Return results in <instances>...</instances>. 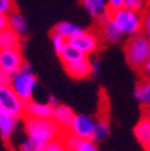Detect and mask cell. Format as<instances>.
<instances>
[{
	"mask_svg": "<svg viewBox=\"0 0 150 151\" xmlns=\"http://www.w3.org/2000/svg\"><path fill=\"white\" fill-rule=\"evenodd\" d=\"M22 119L27 138L34 140L41 148L47 142L61 138L65 131L53 119H34L27 116H23Z\"/></svg>",
	"mask_w": 150,
	"mask_h": 151,
	"instance_id": "1",
	"label": "cell"
},
{
	"mask_svg": "<svg viewBox=\"0 0 150 151\" xmlns=\"http://www.w3.org/2000/svg\"><path fill=\"white\" fill-rule=\"evenodd\" d=\"M125 57L133 69L141 70L143 63L150 58V38L143 32L128 37L125 43Z\"/></svg>",
	"mask_w": 150,
	"mask_h": 151,
	"instance_id": "2",
	"label": "cell"
},
{
	"mask_svg": "<svg viewBox=\"0 0 150 151\" xmlns=\"http://www.w3.org/2000/svg\"><path fill=\"white\" fill-rule=\"evenodd\" d=\"M111 19L125 37H134L142 32L143 12H138L127 7L111 11Z\"/></svg>",
	"mask_w": 150,
	"mask_h": 151,
	"instance_id": "3",
	"label": "cell"
},
{
	"mask_svg": "<svg viewBox=\"0 0 150 151\" xmlns=\"http://www.w3.org/2000/svg\"><path fill=\"white\" fill-rule=\"evenodd\" d=\"M25 107L26 101L22 100L11 85H0V109L18 119H22L25 116Z\"/></svg>",
	"mask_w": 150,
	"mask_h": 151,
	"instance_id": "4",
	"label": "cell"
},
{
	"mask_svg": "<svg viewBox=\"0 0 150 151\" xmlns=\"http://www.w3.org/2000/svg\"><path fill=\"white\" fill-rule=\"evenodd\" d=\"M9 85L22 97V100L27 103V101L33 100L35 88H37V77L34 76V73H23L19 70V72L11 74Z\"/></svg>",
	"mask_w": 150,
	"mask_h": 151,
	"instance_id": "5",
	"label": "cell"
},
{
	"mask_svg": "<svg viewBox=\"0 0 150 151\" xmlns=\"http://www.w3.org/2000/svg\"><path fill=\"white\" fill-rule=\"evenodd\" d=\"M69 43L73 45L76 49H78L83 54L89 57L91 54L96 53L99 50L100 43H101V38H100L99 32L83 28L78 34H76L73 38L69 39Z\"/></svg>",
	"mask_w": 150,
	"mask_h": 151,
	"instance_id": "6",
	"label": "cell"
},
{
	"mask_svg": "<svg viewBox=\"0 0 150 151\" xmlns=\"http://www.w3.org/2000/svg\"><path fill=\"white\" fill-rule=\"evenodd\" d=\"M95 124H96L95 117L85 115V113H78V115H75L73 120L70 122L69 127L65 131L70 132L81 139H92Z\"/></svg>",
	"mask_w": 150,
	"mask_h": 151,
	"instance_id": "7",
	"label": "cell"
},
{
	"mask_svg": "<svg viewBox=\"0 0 150 151\" xmlns=\"http://www.w3.org/2000/svg\"><path fill=\"white\" fill-rule=\"evenodd\" d=\"M23 62H25V60H23L22 51L19 47L0 50V69L7 72L8 74H14V73L19 72Z\"/></svg>",
	"mask_w": 150,
	"mask_h": 151,
	"instance_id": "8",
	"label": "cell"
},
{
	"mask_svg": "<svg viewBox=\"0 0 150 151\" xmlns=\"http://www.w3.org/2000/svg\"><path fill=\"white\" fill-rule=\"evenodd\" d=\"M25 116L34 119H51L53 116V105L49 103H38L30 100L26 103Z\"/></svg>",
	"mask_w": 150,
	"mask_h": 151,
	"instance_id": "9",
	"label": "cell"
},
{
	"mask_svg": "<svg viewBox=\"0 0 150 151\" xmlns=\"http://www.w3.org/2000/svg\"><path fill=\"white\" fill-rule=\"evenodd\" d=\"M65 70L72 78L81 80V78H88L89 76H92V62L89 61V58L84 57L83 60L77 61V62L69 63L65 65Z\"/></svg>",
	"mask_w": 150,
	"mask_h": 151,
	"instance_id": "10",
	"label": "cell"
},
{
	"mask_svg": "<svg viewBox=\"0 0 150 151\" xmlns=\"http://www.w3.org/2000/svg\"><path fill=\"white\" fill-rule=\"evenodd\" d=\"M99 32L100 38H101V41L107 42V43H119V42L123 39L125 35L122 34V31L118 28V26L114 23L112 19H108L106 23L99 26Z\"/></svg>",
	"mask_w": 150,
	"mask_h": 151,
	"instance_id": "11",
	"label": "cell"
},
{
	"mask_svg": "<svg viewBox=\"0 0 150 151\" xmlns=\"http://www.w3.org/2000/svg\"><path fill=\"white\" fill-rule=\"evenodd\" d=\"M18 117L0 109V135L4 142H11V138L18 127Z\"/></svg>",
	"mask_w": 150,
	"mask_h": 151,
	"instance_id": "12",
	"label": "cell"
},
{
	"mask_svg": "<svg viewBox=\"0 0 150 151\" xmlns=\"http://www.w3.org/2000/svg\"><path fill=\"white\" fill-rule=\"evenodd\" d=\"M75 111L69 105H65V104H57L53 107V116L51 119L58 124L62 129H66L70 124V122L75 117Z\"/></svg>",
	"mask_w": 150,
	"mask_h": 151,
	"instance_id": "13",
	"label": "cell"
},
{
	"mask_svg": "<svg viewBox=\"0 0 150 151\" xmlns=\"http://www.w3.org/2000/svg\"><path fill=\"white\" fill-rule=\"evenodd\" d=\"M81 4L89 16L93 19H99L100 16L111 11L108 7V0H81Z\"/></svg>",
	"mask_w": 150,
	"mask_h": 151,
	"instance_id": "14",
	"label": "cell"
},
{
	"mask_svg": "<svg viewBox=\"0 0 150 151\" xmlns=\"http://www.w3.org/2000/svg\"><path fill=\"white\" fill-rule=\"evenodd\" d=\"M8 27L12 31H15L18 35H20V37L27 34V30H28L27 20H26V18L19 12L18 9L8 14Z\"/></svg>",
	"mask_w": 150,
	"mask_h": 151,
	"instance_id": "15",
	"label": "cell"
},
{
	"mask_svg": "<svg viewBox=\"0 0 150 151\" xmlns=\"http://www.w3.org/2000/svg\"><path fill=\"white\" fill-rule=\"evenodd\" d=\"M20 35L12 31L9 27L0 31V50L4 49H16L20 47Z\"/></svg>",
	"mask_w": 150,
	"mask_h": 151,
	"instance_id": "16",
	"label": "cell"
},
{
	"mask_svg": "<svg viewBox=\"0 0 150 151\" xmlns=\"http://www.w3.org/2000/svg\"><path fill=\"white\" fill-rule=\"evenodd\" d=\"M134 136L142 146H145L150 140V119L147 116L141 117L139 122L134 127Z\"/></svg>",
	"mask_w": 150,
	"mask_h": 151,
	"instance_id": "17",
	"label": "cell"
},
{
	"mask_svg": "<svg viewBox=\"0 0 150 151\" xmlns=\"http://www.w3.org/2000/svg\"><path fill=\"white\" fill-rule=\"evenodd\" d=\"M81 30L83 28L80 26L73 22H59L53 27V34L61 35V37H64L65 39L69 41L70 38H73L76 34H78Z\"/></svg>",
	"mask_w": 150,
	"mask_h": 151,
	"instance_id": "18",
	"label": "cell"
},
{
	"mask_svg": "<svg viewBox=\"0 0 150 151\" xmlns=\"http://www.w3.org/2000/svg\"><path fill=\"white\" fill-rule=\"evenodd\" d=\"M84 57H87V55L83 54L78 49H76L73 45L69 43V41H68V45L65 46V49L62 50V53L59 54V58L62 61L64 66L69 65V63H73V62H77V61L83 60Z\"/></svg>",
	"mask_w": 150,
	"mask_h": 151,
	"instance_id": "19",
	"label": "cell"
},
{
	"mask_svg": "<svg viewBox=\"0 0 150 151\" xmlns=\"http://www.w3.org/2000/svg\"><path fill=\"white\" fill-rule=\"evenodd\" d=\"M134 96L143 107L150 105V80L143 78L141 82H138L134 91Z\"/></svg>",
	"mask_w": 150,
	"mask_h": 151,
	"instance_id": "20",
	"label": "cell"
},
{
	"mask_svg": "<svg viewBox=\"0 0 150 151\" xmlns=\"http://www.w3.org/2000/svg\"><path fill=\"white\" fill-rule=\"evenodd\" d=\"M109 123L107 119H97L96 124H95V129H93V135H92V140L96 143H101L103 140H106L109 136Z\"/></svg>",
	"mask_w": 150,
	"mask_h": 151,
	"instance_id": "21",
	"label": "cell"
},
{
	"mask_svg": "<svg viewBox=\"0 0 150 151\" xmlns=\"http://www.w3.org/2000/svg\"><path fill=\"white\" fill-rule=\"evenodd\" d=\"M72 151H99V147H97L96 142H93L92 139L80 138Z\"/></svg>",
	"mask_w": 150,
	"mask_h": 151,
	"instance_id": "22",
	"label": "cell"
},
{
	"mask_svg": "<svg viewBox=\"0 0 150 151\" xmlns=\"http://www.w3.org/2000/svg\"><path fill=\"white\" fill-rule=\"evenodd\" d=\"M41 151H68V148H66L65 143H64V139L61 136V138H57L47 142L46 145L42 146Z\"/></svg>",
	"mask_w": 150,
	"mask_h": 151,
	"instance_id": "23",
	"label": "cell"
},
{
	"mask_svg": "<svg viewBox=\"0 0 150 151\" xmlns=\"http://www.w3.org/2000/svg\"><path fill=\"white\" fill-rule=\"evenodd\" d=\"M126 7L130 9H134L138 12H146L147 7H149V0H127Z\"/></svg>",
	"mask_w": 150,
	"mask_h": 151,
	"instance_id": "24",
	"label": "cell"
},
{
	"mask_svg": "<svg viewBox=\"0 0 150 151\" xmlns=\"http://www.w3.org/2000/svg\"><path fill=\"white\" fill-rule=\"evenodd\" d=\"M51 45H53V49L57 54H61L62 50L65 49V46L68 45V39H65L64 37L61 35H57V34H53L51 35Z\"/></svg>",
	"mask_w": 150,
	"mask_h": 151,
	"instance_id": "25",
	"label": "cell"
},
{
	"mask_svg": "<svg viewBox=\"0 0 150 151\" xmlns=\"http://www.w3.org/2000/svg\"><path fill=\"white\" fill-rule=\"evenodd\" d=\"M16 9L15 1L14 0H0V12L1 14H11Z\"/></svg>",
	"mask_w": 150,
	"mask_h": 151,
	"instance_id": "26",
	"label": "cell"
},
{
	"mask_svg": "<svg viewBox=\"0 0 150 151\" xmlns=\"http://www.w3.org/2000/svg\"><path fill=\"white\" fill-rule=\"evenodd\" d=\"M19 151H41V147H39L34 140L27 138L22 145L19 146Z\"/></svg>",
	"mask_w": 150,
	"mask_h": 151,
	"instance_id": "27",
	"label": "cell"
},
{
	"mask_svg": "<svg viewBox=\"0 0 150 151\" xmlns=\"http://www.w3.org/2000/svg\"><path fill=\"white\" fill-rule=\"evenodd\" d=\"M142 32L146 34L150 38V12H145L143 14V27H142Z\"/></svg>",
	"mask_w": 150,
	"mask_h": 151,
	"instance_id": "28",
	"label": "cell"
},
{
	"mask_svg": "<svg viewBox=\"0 0 150 151\" xmlns=\"http://www.w3.org/2000/svg\"><path fill=\"white\" fill-rule=\"evenodd\" d=\"M126 1L127 0H108V7L111 11L123 8V7H126Z\"/></svg>",
	"mask_w": 150,
	"mask_h": 151,
	"instance_id": "29",
	"label": "cell"
},
{
	"mask_svg": "<svg viewBox=\"0 0 150 151\" xmlns=\"http://www.w3.org/2000/svg\"><path fill=\"white\" fill-rule=\"evenodd\" d=\"M141 73L143 76V78L150 80V58L143 63V66L141 68Z\"/></svg>",
	"mask_w": 150,
	"mask_h": 151,
	"instance_id": "30",
	"label": "cell"
},
{
	"mask_svg": "<svg viewBox=\"0 0 150 151\" xmlns=\"http://www.w3.org/2000/svg\"><path fill=\"white\" fill-rule=\"evenodd\" d=\"M9 81H11V74H8L7 72L0 69V85L9 84Z\"/></svg>",
	"mask_w": 150,
	"mask_h": 151,
	"instance_id": "31",
	"label": "cell"
},
{
	"mask_svg": "<svg viewBox=\"0 0 150 151\" xmlns=\"http://www.w3.org/2000/svg\"><path fill=\"white\" fill-rule=\"evenodd\" d=\"M8 27V15L0 12V31Z\"/></svg>",
	"mask_w": 150,
	"mask_h": 151,
	"instance_id": "32",
	"label": "cell"
},
{
	"mask_svg": "<svg viewBox=\"0 0 150 151\" xmlns=\"http://www.w3.org/2000/svg\"><path fill=\"white\" fill-rule=\"evenodd\" d=\"M20 72H23V73H33V69H31V66H30L25 61V62H23V65H22V68H20Z\"/></svg>",
	"mask_w": 150,
	"mask_h": 151,
	"instance_id": "33",
	"label": "cell"
},
{
	"mask_svg": "<svg viewBox=\"0 0 150 151\" xmlns=\"http://www.w3.org/2000/svg\"><path fill=\"white\" fill-rule=\"evenodd\" d=\"M99 72H100V61H95V62H92V73L97 74Z\"/></svg>",
	"mask_w": 150,
	"mask_h": 151,
	"instance_id": "34",
	"label": "cell"
},
{
	"mask_svg": "<svg viewBox=\"0 0 150 151\" xmlns=\"http://www.w3.org/2000/svg\"><path fill=\"white\" fill-rule=\"evenodd\" d=\"M47 103H49V104H51L53 107H54V105H57V104H58V103H57V99L54 97V96H50V97H49V101H47Z\"/></svg>",
	"mask_w": 150,
	"mask_h": 151,
	"instance_id": "35",
	"label": "cell"
},
{
	"mask_svg": "<svg viewBox=\"0 0 150 151\" xmlns=\"http://www.w3.org/2000/svg\"><path fill=\"white\" fill-rule=\"evenodd\" d=\"M143 115H145V116H147V117H149V119H150V105H146V107H145Z\"/></svg>",
	"mask_w": 150,
	"mask_h": 151,
	"instance_id": "36",
	"label": "cell"
},
{
	"mask_svg": "<svg viewBox=\"0 0 150 151\" xmlns=\"http://www.w3.org/2000/svg\"><path fill=\"white\" fill-rule=\"evenodd\" d=\"M143 147H145V150H146V151H150V140L147 142V143L143 146Z\"/></svg>",
	"mask_w": 150,
	"mask_h": 151,
	"instance_id": "37",
	"label": "cell"
}]
</instances>
